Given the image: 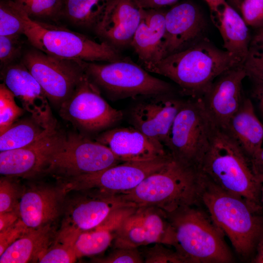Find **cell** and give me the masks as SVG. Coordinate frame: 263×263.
I'll use <instances>...</instances> for the list:
<instances>
[{
  "label": "cell",
  "instance_id": "cell-3",
  "mask_svg": "<svg viewBox=\"0 0 263 263\" xmlns=\"http://www.w3.org/2000/svg\"><path fill=\"white\" fill-rule=\"evenodd\" d=\"M198 170L221 188L263 212V183L248 158L224 130L217 129Z\"/></svg>",
  "mask_w": 263,
  "mask_h": 263
},
{
  "label": "cell",
  "instance_id": "cell-31",
  "mask_svg": "<svg viewBox=\"0 0 263 263\" xmlns=\"http://www.w3.org/2000/svg\"><path fill=\"white\" fill-rule=\"evenodd\" d=\"M14 94L3 83L0 85V134L18 120L25 110L18 106Z\"/></svg>",
  "mask_w": 263,
  "mask_h": 263
},
{
  "label": "cell",
  "instance_id": "cell-10",
  "mask_svg": "<svg viewBox=\"0 0 263 263\" xmlns=\"http://www.w3.org/2000/svg\"><path fill=\"white\" fill-rule=\"evenodd\" d=\"M122 163L107 146L81 133H67L45 173L63 178L93 174Z\"/></svg>",
  "mask_w": 263,
  "mask_h": 263
},
{
  "label": "cell",
  "instance_id": "cell-39",
  "mask_svg": "<svg viewBox=\"0 0 263 263\" xmlns=\"http://www.w3.org/2000/svg\"><path fill=\"white\" fill-rule=\"evenodd\" d=\"M240 10L247 26L258 29L263 25V0H244Z\"/></svg>",
  "mask_w": 263,
  "mask_h": 263
},
{
  "label": "cell",
  "instance_id": "cell-20",
  "mask_svg": "<svg viewBox=\"0 0 263 263\" xmlns=\"http://www.w3.org/2000/svg\"><path fill=\"white\" fill-rule=\"evenodd\" d=\"M0 75L3 83L20 100L25 111L46 124H57L43 89L22 62L2 68Z\"/></svg>",
  "mask_w": 263,
  "mask_h": 263
},
{
  "label": "cell",
  "instance_id": "cell-33",
  "mask_svg": "<svg viewBox=\"0 0 263 263\" xmlns=\"http://www.w3.org/2000/svg\"><path fill=\"white\" fill-rule=\"evenodd\" d=\"M30 16L52 17L62 9L63 0H15Z\"/></svg>",
  "mask_w": 263,
  "mask_h": 263
},
{
  "label": "cell",
  "instance_id": "cell-28",
  "mask_svg": "<svg viewBox=\"0 0 263 263\" xmlns=\"http://www.w3.org/2000/svg\"><path fill=\"white\" fill-rule=\"evenodd\" d=\"M110 0H63L62 11L74 24L94 28L101 19Z\"/></svg>",
  "mask_w": 263,
  "mask_h": 263
},
{
  "label": "cell",
  "instance_id": "cell-45",
  "mask_svg": "<svg viewBox=\"0 0 263 263\" xmlns=\"http://www.w3.org/2000/svg\"><path fill=\"white\" fill-rule=\"evenodd\" d=\"M251 261V263H263V233L259 241L255 254Z\"/></svg>",
  "mask_w": 263,
  "mask_h": 263
},
{
  "label": "cell",
  "instance_id": "cell-14",
  "mask_svg": "<svg viewBox=\"0 0 263 263\" xmlns=\"http://www.w3.org/2000/svg\"><path fill=\"white\" fill-rule=\"evenodd\" d=\"M67 132L56 128L26 147L0 152V173L29 178L45 173L50 159L64 144Z\"/></svg>",
  "mask_w": 263,
  "mask_h": 263
},
{
  "label": "cell",
  "instance_id": "cell-23",
  "mask_svg": "<svg viewBox=\"0 0 263 263\" xmlns=\"http://www.w3.org/2000/svg\"><path fill=\"white\" fill-rule=\"evenodd\" d=\"M65 194L61 187L27 189L19 200V219L29 229L50 225L60 214Z\"/></svg>",
  "mask_w": 263,
  "mask_h": 263
},
{
  "label": "cell",
  "instance_id": "cell-26",
  "mask_svg": "<svg viewBox=\"0 0 263 263\" xmlns=\"http://www.w3.org/2000/svg\"><path fill=\"white\" fill-rule=\"evenodd\" d=\"M50 225L29 229L0 256V263H25L38 261L50 244Z\"/></svg>",
  "mask_w": 263,
  "mask_h": 263
},
{
  "label": "cell",
  "instance_id": "cell-25",
  "mask_svg": "<svg viewBox=\"0 0 263 263\" xmlns=\"http://www.w3.org/2000/svg\"><path fill=\"white\" fill-rule=\"evenodd\" d=\"M211 19L219 30L225 50L239 58L242 64L248 53L251 39L247 25L226 2Z\"/></svg>",
  "mask_w": 263,
  "mask_h": 263
},
{
  "label": "cell",
  "instance_id": "cell-21",
  "mask_svg": "<svg viewBox=\"0 0 263 263\" xmlns=\"http://www.w3.org/2000/svg\"><path fill=\"white\" fill-rule=\"evenodd\" d=\"M141 12L142 8L136 0H110L94 29L104 41L117 49L131 46Z\"/></svg>",
  "mask_w": 263,
  "mask_h": 263
},
{
  "label": "cell",
  "instance_id": "cell-5",
  "mask_svg": "<svg viewBox=\"0 0 263 263\" xmlns=\"http://www.w3.org/2000/svg\"><path fill=\"white\" fill-rule=\"evenodd\" d=\"M199 171L174 158L133 189L120 194L137 207H157L166 213L198 203Z\"/></svg>",
  "mask_w": 263,
  "mask_h": 263
},
{
  "label": "cell",
  "instance_id": "cell-37",
  "mask_svg": "<svg viewBox=\"0 0 263 263\" xmlns=\"http://www.w3.org/2000/svg\"><path fill=\"white\" fill-rule=\"evenodd\" d=\"M19 36H0V61L2 68L12 64L20 55L22 43Z\"/></svg>",
  "mask_w": 263,
  "mask_h": 263
},
{
  "label": "cell",
  "instance_id": "cell-30",
  "mask_svg": "<svg viewBox=\"0 0 263 263\" xmlns=\"http://www.w3.org/2000/svg\"><path fill=\"white\" fill-rule=\"evenodd\" d=\"M76 238L60 233L54 244L40 256V263H70L76 261L74 244Z\"/></svg>",
  "mask_w": 263,
  "mask_h": 263
},
{
  "label": "cell",
  "instance_id": "cell-42",
  "mask_svg": "<svg viewBox=\"0 0 263 263\" xmlns=\"http://www.w3.org/2000/svg\"><path fill=\"white\" fill-rule=\"evenodd\" d=\"M179 0H136L139 6L145 9H159L175 3Z\"/></svg>",
  "mask_w": 263,
  "mask_h": 263
},
{
  "label": "cell",
  "instance_id": "cell-13",
  "mask_svg": "<svg viewBox=\"0 0 263 263\" xmlns=\"http://www.w3.org/2000/svg\"><path fill=\"white\" fill-rule=\"evenodd\" d=\"M114 248H138L161 244L174 246V230L163 210L154 207H138L116 231Z\"/></svg>",
  "mask_w": 263,
  "mask_h": 263
},
{
  "label": "cell",
  "instance_id": "cell-36",
  "mask_svg": "<svg viewBox=\"0 0 263 263\" xmlns=\"http://www.w3.org/2000/svg\"><path fill=\"white\" fill-rule=\"evenodd\" d=\"M0 181V214L19 207V191L17 185L4 176Z\"/></svg>",
  "mask_w": 263,
  "mask_h": 263
},
{
  "label": "cell",
  "instance_id": "cell-9",
  "mask_svg": "<svg viewBox=\"0 0 263 263\" xmlns=\"http://www.w3.org/2000/svg\"><path fill=\"white\" fill-rule=\"evenodd\" d=\"M60 116L80 133L98 135L113 128L123 118L120 110L112 107L85 72L72 94L58 109Z\"/></svg>",
  "mask_w": 263,
  "mask_h": 263
},
{
  "label": "cell",
  "instance_id": "cell-24",
  "mask_svg": "<svg viewBox=\"0 0 263 263\" xmlns=\"http://www.w3.org/2000/svg\"><path fill=\"white\" fill-rule=\"evenodd\" d=\"M223 130L234 141L249 160L263 145V123L256 115L253 103L249 98H244L239 109Z\"/></svg>",
  "mask_w": 263,
  "mask_h": 263
},
{
  "label": "cell",
  "instance_id": "cell-43",
  "mask_svg": "<svg viewBox=\"0 0 263 263\" xmlns=\"http://www.w3.org/2000/svg\"><path fill=\"white\" fill-rule=\"evenodd\" d=\"M253 170L258 179L263 183V145L260 150L250 160Z\"/></svg>",
  "mask_w": 263,
  "mask_h": 263
},
{
  "label": "cell",
  "instance_id": "cell-11",
  "mask_svg": "<svg viewBox=\"0 0 263 263\" xmlns=\"http://www.w3.org/2000/svg\"><path fill=\"white\" fill-rule=\"evenodd\" d=\"M171 156L144 161L120 163L101 171L66 178L61 187L69 191H90L103 194H120L133 189L150 174L158 170Z\"/></svg>",
  "mask_w": 263,
  "mask_h": 263
},
{
  "label": "cell",
  "instance_id": "cell-18",
  "mask_svg": "<svg viewBox=\"0 0 263 263\" xmlns=\"http://www.w3.org/2000/svg\"><path fill=\"white\" fill-rule=\"evenodd\" d=\"M82 192V195L69 205L66 210V222L62 226L79 234L96 228L118 208L137 206L126 200L121 194Z\"/></svg>",
  "mask_w": 263,
  "mask_h": 263
},
{
  "label": "cell",
  "instance_id": "cell-49",
  "mask_svg": "<svg viewBox=\"0 0 263 263\" xmlns=\"http://www.w3.org/2000/svg\"><path fill=\"white\" fill-rule=\"evenodd\" d=\"M262 204H263V183L262 189Z\"/></svg>",
  "mask_w": 263,
  "mask_h": 263
},
{
  "label": "cell",
  "instance_id": "cell-46",
  "mask_svg": "<svg viewBox=\"0 0 263 263\" xmlns=\"http://www.w3.org/2000/svg\"><path fill=\"white\" fill-rule=\"evenodd\" d=\"M208 4L211 14L216 13L225 2V0H205Z\"/></svg>",
  "mask_w": 263,
  "mask_h": 263
},
{
  "label": "cell",
  "instance_id": "cell-22",
  "mask_svg": "<svg viewBox=\"0 0 263 263\" xmlns=\"http://www.w3.org/2000/svg\"><path fill=\"white\" fill-rule=\"evenodd\" d=\"M165 13L160 9L142 8L140 22L131 43L142 67L149 72L164 57Z\"/></svg>",
  "mask_w": 263,
  "mask_h": 263
},
{
  "label": "cell",
  "instance_id": "cell-32",
  "mask_svg": "<svg viewBox=\"0 0 263 263\" xmlns=\"http://www.w3.org/2000/svg\"><path fill=\"white\" fill-rule=\"evenodd\" d=\"M22 22L17 9L16 2L2 0L0 3V36L23 34Z\"/></svg>",
  "mask_w": 263,
  "mask_h": 263
},
{
  "label": "cell",
  "instance_id": "cell-27",
  "mask_svg": "<svg viewBox=\"0 0 263 263\" xmlns=\"http://www.w3.org/2000/svg\"><path fill=\"white\" fill-rule=\"evenodd\" d=\"M57 127V124H46L31 115L19 119L0 134V151L26 147Z\"/></svg>",
  "mask_w": 263,
  "mask_h": 263
},
{
  "label": "cell",
  "instance_id": "cell-12",
  "mask_svg": "<svg viewBox=\"0 0 263 263\" xmlns=\"http://www.w3.org/2000/svg\"><path fill=\"white\" fill-rule=\"evenodd\" d=\"M85 62L54 57L37 49L27 52L21 61L39 83L49 102L58 109L84 75Z\"/></svg>",
  "mask_w": 263,
  "mask_h": 263
},
{
  "label": "cell",
  "instance_id": "cell-41",
  "mask_svg": "<svg viewBox=\"0 0 263 263\" xmlns=\"http://www.w3.org/2000/svg\"><path fill=\"white\" fill-rule=\"evenodd\" d=\"M19 219V207L0 214V232L8 228Z\"/></svg>",
  "mask_w": 263,
  "mask_h": 263
},
{
  "label": "cell",
  "instance_id": "cell-8",
  "mask_svg": "<svg viewBox=\"0 0 263 263\" xmlns=\"http://www.w3.org/2000/svg\"><path fill=\"white\" fill-rule=\"evenodd\" d=\"M217 128L202 98L189 97L174 119L166 148L174 158L198 170Z\"/></svg>",
  "mask_w": 263,
  "mask_h": 263
},
{
  "label": "cell",
  "instance_id": "cell-1",
  "mask_svg": "<svg viewBox=\"0 0 263 263\" xmlns=\"http://www.w3.org/2000/svg\"><path fill=\"white\" fill-rule=\"evenodd\" d=\"M198 204L227 237L236 252L244 259H252L263 233V213L199 171Z\"/></svg>",
  "mask_w": 263,
  "mask_h": 263
},
{
  "label": "cell",
  "instance_id": "cell-29",
  "mask_svg": "<svg viewBox=\"0 0 263 263\" xmlns=\"http://www.w3.org/2000/svg\"><path fill=\"white\" fill-rule=\"evenodd\" d=\"M115 234V231L101 225L80 233L74 244L77 258L101 253L113 241Z\"/></svg>",
  "mask_w": 263,
  "mask_h": 263
},
{
  "label": "cell",
  "instance_id": "cell-38",
  "mask_svg": "<svg viewBox=\"0 0 263 263\" xmlns=\"http://www.w3.org/2000/svg\"><path fill=\"white\" fill-rule=\"evenodd\" d=\"M94 263H142L144 259L137 248H114V250L105 258L94 259Z\"/></svg>",
  "mask_w": 263,
  "mask_h": 263
},
{
  "label": "cell",
  "instance_id": "cell-48",
  "mask_svg": "<svg viewBox=\"0 0 263 263\" xmlns=\"http://www.w3.org/2000/svg\"><path fill=\"white\" fill-rule=\"evenodd\" d=\"M232 3L238 8L240 9L241 4L242 3V0H230Z\"/></svg>",
  "mask_w": 263,
  "mask_h": 263
},
{
  "label": "cell",
  "instance_id": "cell-44",
  "mask_svg": "<svg viewBox=\"0 0 263 263\" xmlns=\"http://www.w3.org/2000/svg\"><path fill=\"white\" fill-rule=\"evenodd\" d=\"M252 95L257 100L263 120V81L253 80Z\"/></svg>",
  "mask_w": 263,
  "mask_h": 263
},
{
  "label": "cell",
  "instance_id": "cell-4",
  "mask_svg": "<svg viewBox=\"0 0 263 263\" xmlns=\"http://www.w3.org/2000/svg\"><path fill=\"white\" fill-rule=\"evenodd\" d=\"M199 204L166 213L174 232L176 251L185 263H230L225 234Z\"/></svg>",
  "mask_w": 263,
  "mask_h": 263
},
{
  "label": "cell",
  "instance_id": "cell-2",
  "mask_svg": "<svg viewBox=\"0 0 263 263\" xmlns=\"http://www.w3.org/2000/svg\"><path fill=\"white\" fill-rule=\"evenodd\" d=\"M241 65L239 58L218 48L206 37L190 47L165 57L149 72L172 80L182 95L196 98L202 97L221 74Z\"/></svg>",
  "mask_w": 263,
  "mask_h": 263
},
{
  "label": "cell",
  "instance_id": "cell-17",
  "mask_svg": "<svg viewBox=\"0 0 263 263\" xmlns=\"http://www.w3.org/2000/svg\"><path fill=\"white\" fill-rule=\"evenodd\" d=\"M246 74L242 65L219 75L202 96L204 106L217 128L224 130L244 98L242 84Z\"/></svg>",
  "mask_w": 263,
  "mask_h": 263
},
{
  "label": "cell",
  "instance_id": "cell-15",
  "mask_svg": "<svg viewBox=\"0 0 263 263\" xmlns=\"http://www.w3.org/2000/svg\"><path fill=\"white\" fill-rule=\"evenodd\" d=\"M136 99L129 111L130 124L166 148L172 124L185 100L174 93Z\"/></svg>",
  "mask_w": 263,
  "mask_h": 263
},
{
  "label": "cell",
  "instance_id": "cell-40",
  "mask_svg": "<svg viewBox=\"0 0 263 263\" xmlns=\"http://www.w3.org/2000/svg\"><path fill=\"white\" fill-rule=\"evenodd\" d=\"M29 230L19 219L13 225L0 232V256L11 244Z\"/></svg>",
  "mask_w": 263,
  "mask_h": 263
},
{
  "label": "cell",
  "instance_id": "cell-6",
  "mask_svg": "<svg viewBox=\"0 0 263 263\" xmlns=\"http://www.w3.org/2000/svg\"><path fill=\"white\" fill-rule=\"evenodd\" d=\"M15 2L23 26V34L37 50L58 58L90 62H111L124 58L105 41L97 42L64 27L33 19Z\"/></svg>",
  "mask_w": 263,
  "mask_h": 263
},
{
  "label": "cell",
  "instance_id": "cell-34",
  "mask_svg": "<svg viewBox=\"0 0 263 263\" xmlns=\"http://www.w3.org/2000/svg\"><path fill=\"white\" fill-rule=\"evenodd\" d=\"M242 66L252 80L263 81V44H250Z\"/></svg>",
  "mask_w": 263,
  "mask_h": 263
},
{
  "label": "cell",
  "instance_id": "cell-19",
  "mask_svg": "<svg viewBox=\"0 0 263 263\" xmlns=\"http://www.w3.org/2000/svg\"><path fill=\"white\" fill-rule=\"evenodd\" d=\"M95 140L108 147L122 162L151 160L169 154L163 144L132 126L108 129Z\"/></svg>",
  "mask_w": 263,
  "mask_h": 263
},
{
  "label": "cell",
  "instance_id": "cell-16",
  "mask_svg": "<svg viewBox=\"0 0 263 263\" xmlns=\"http://www.w3.org/2000/svg\"><path fill=\"white\" fill-rule=\"evenodd\" d=\"M207 26L201 11L192 2L177 4L166 12L164 58L185 50L205 38Z\"/></svg>",
  "mask_w": 263,
  "mask_h": 263
},
{
  "label": "cell",
  "instance_id": "cell-7",
  "mask_svg": "<svg viewBox=\"0 0 263 263\" xmlns=\"http://www.w3.org/2000/svg\"><path fill=\"white\" fill-rule=\"evenodd\" d=\"M85 72L112 100L174 93L169 83L155 77L127 58L105 64L85 62Z\"/></svg>",
  "mask_w": 263,
  "mask_h": 263
},
{
  "label": "cell",
  "instance_id": "cell-47",
  "mask_svg": "<svg viewBox=\"0 0 263 263\" xmlns=\"http://www.w3.org/2000/svg\"><path fill=\"white\" fill-rule=\"evenodd\" d=\"M250 44H263V25L257 29Z\"/></svg>",
  "mask_w": 263,
  "mask_h": 263
},
{
  "label": "cell",
  "instance_id": "cell-35",
  "mask_svg": "<svg viewBox=\"0 0 263 263\" xmlns=\"http://www.w3.org/2000/svg\"><path fill=\"white\" fill-rule=\"evenodd\" d=\"M163 244H154L146 247L141 252L145 263H185L181 256L176 251L165 247Z\"/></svg>",
  "mask_w": 263,
  "mask_h": 263
}]
</instances>
